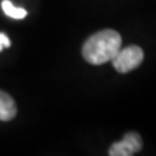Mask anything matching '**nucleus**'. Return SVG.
Returning <instances> with one entry per match:
<instances>
[{
    "instance_id": "obj_3",
    "label": "nucleus",
    "mask_w": 156,
    "mask_h": 156,
    "mask_svg": "<svg viewBox=\"0 0 156 156\" xmlns=\"http://www.w3.org/2000/svg\"><path fill=\"white\" fill-rule=\"evenodd\" d=\"M143 147L142 138L135 131H129L124 135V138L115 142L109 147L108 154L111 156H131L140 151Z\"/></svg>"
},
{
    "instance_id": "obj_5",
    "label": "nucleus",
    "mask_w": 156,
    "mask_h": 156,
    "mask_svg": "<svg viewBox=\"0 0 156 156\" xmlns=\"http://www.w3.org/2000/svg\"><path fill=\"white\" fill-rule=\"evenodd\" d=\"M2 8H3L4 13H5L7 16L12 17V18H16V20L25 18L26 14H27V12L23 8L14 7L13 4L9 2V0H3V2H2Z\"/></svg>"
},
{
    "instance_id": "obj_2",
    "label": "nucleus",
    "mask_w": 156,
    "mask_h": 156,
    "mask_svg": "<svg viewBox=\"0 0 156 156\" xmlns=\"http://www.w3.org/2000/svg\"><path fill=\"white\" fill-rule=\"evenodd\" d=\"M143 58L144 53L142 48L138 46H128L117 52V55L112 58V64L119 73H129L142 64Z\"/></svg>"
},
{
    "instance_id": "obj_1",
    "label": "nucleus",
    "mask_w": 156,
    "mask_h": 156,
    "mask_svg": "<svg viewBox=\"0 0 156 156\" xmlns=\"http://www.w3.org/2000/svg\"><path fill=\"white\" fill-rule=\"evenodd\" d=\"M122 39L121 35L115 30L98 31L85 42L82 48V56L92 65H101L108 61H112L117 52L121 50Z\"/></svg>"
},
{
    "instance_id": "obj_6",
    "label": "nucleus",
    "mask_w": 156,
    "mask_h": 156,
    "mask_svg": "<svg viewBox=\"0 0 156 156\" xmlns=\"http://www.w3.org/2000/svg\"><path fill=\"white\" fill-rule=\"evenodd\" d=\"M9 46H11V41H9V38L5 35V34L0 33V51H2L4 47H9Z\"/></svg>"
},
{
    "instance_id": "obj_4",
    "label": "nucleus",
    "mask_w": 156,
    "mask_h": 156,
    "mask_svg": "<svg viewBox=\"0 0 156 156\" xmlns=\"http://www.w3.org/2000/svg\"><path fill=\"white\" fill-rule=\"evenodd\" d=\"M17 113V107L11 95L0 91V120L9 121Z\"/></svg>"
}]
</instances>
